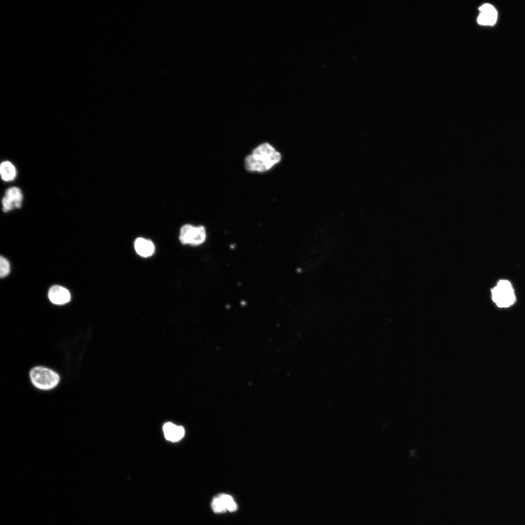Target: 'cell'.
Here are the masks:
<instances>
[{
	"label": "cell",
	"instance_id": "obj_1",
	"mask_svg": "<svg viewBox=\"0 0 525 525\" xmlns=\"http://www.w3.org/2000/svg\"><path fill=\"white\" fill-rule=\"evenodd\" d=\"M280 159V154L270 144L264 142L245 157V167L248 171L264 172L270 170Z\"/></svg>",
	"mask_w": 525,
	"mask_h": 525
},
{
	"label": "cell",
	"instance_id": "obj_2",
	"mask_svg": "<svg viewBox=\"0 0 525 525\" xmlns=\"http://www.w3.org/2000/svg\"><path fill=\"white\" fill-rule=\"evenodd\" d=\"M29 377L32 384L36 388L45 391L54 389L60 381V376L57 372L41 366L32 368Z\"/></svg>",
	"mask_w": 525,
	"mask_h": 525
},
{
	"label": "cell",
	"instance_id": "obj_3",
	"mask_svg": "<svg viewBox=\"0 0 525 525\" xmlns=\"http://www.w3.org/2000/svg\"><path fill=\"white\" fill-rule=\"evenodd\" d=\"M491 298L496 305L506 308L513 305L516 300L513 288L507 280H499L491 291Z\"/></svg>",
	"mask_w": 525,
	"mask_h": 525
},
{
	"label": "cell",
	"instance_id": "obj_4",
	"mask_svg": "<svg viewBox=\"0 0 525 525\" xmlns=\"http://www.w3.org/2000/svg\"><path fill=\"white\" fill-rule=\"evenodd\" d=\"M206 230L203 226L186 224L180 229L179 240L184 245H198L206 241Z\"/></svg>",
	"mask_w": 525,
	"mask_h": 525
},
{
	"label": "cell",
	"instance_id": "obj_5",
	"mask_svg": "<svg viewBox=\"0 0 525 525\" xmlns=\"http://www.w3.org/2000/svg\"><path fill=\"white\" fill-rule=\"evenodd\" d=\"M23 196L21 190L18 187L8 188L5 192V195L2 199V210L6 212L14 208H20Z\"/></svg>",
	"mask_w": 525,
	"mask_h": 525
},
{
	"label": "cell",
	"instance_id": "obj_6",
	"mask_svg": "<svg viewBox=\"0 0 525 525\" xmlns=\"http://www.w3.org/2000/svg\"><path fill=\"white\" fill-rule=\"evenodd\" d=\"M48 298L53 304L62 305L68 303L70 300L69 291L60 285L52 286L48 291Z\"/></svg>",
	"mask_w": 525,
	"mask_h": 525
},
{
	"label": "cell",
	"instance_id": "obj_7",
	"mask_svg": "<svg viewBox=\"0 0 525 525\" xmlns=\"http://www.w3.org/2000/svg\"><path fill=\"white\" fill-rule=\"evenodd\" d=\"M481 12L477 18V22L483 25H493L497 18V12L490 4L486 3L479 7Z\"/></svg>",
	"mask_w": 525,
	"mask_h": 525
},
{
	"label": "cell",
	"instance_id": "obj_8",
	"mask_svg": "<svg viewBox=\"0 0 525 525\" xmlns=\"http://www.w3.org/2000/svg\"><path fill=\"white\" fill-rule=\"evenodd\" d=\"M163 430L166 439L175 442L184 436L185 431L183 427L177 426L172 422H167L163 425Z\"/></svg>",
	"mask_w": 525,
	"mask_h": 525
},
{
	"label": "cell",
	"instance_id": "obj_9",
	"mask_svg": "<svg viewBox=\"0 0 525 525\" xmlns=\"http://www.w3.org/2000/svg\"><path fill=\"white\" fill-rule=\"evenodd\" d=\"M134 248L136 252L143 257L151 256L155 250L154 245L151 241L141 237L138 238L135 240Z\"/></svg>",
	"mask_w": 525,
	"mask_h": 525
},
{
	"label": "cell",
	"instance_id": "obj_10",
	"mask_svg": "<svg viewBox=\"0 0 525 525\" xmlns=\"http://www.w3.org/2000/svg\"><path fill=\"white\" fill-rule=\"evenodd\" d=\"M1 178L5 181L13 180L16 175V170L14 165L8 161L2 162L0 166Z\"/></svg>",
	"mask_w": 525,
	"mask_h": 525
},
{
	"label": "cell",
	"instance_id": "obj_11",
	"mask_svg": "<svg viewBox=\"0 0 525 525\" xmlns=\"http://www.w3.org/2000/svg\"><path fill=\"white\" fill-rule=\"evenodd\" d=\"M219 496L223 501L227 510L232 512L237 509V505L231 496L227 494H220Z\"/></svg>",
	"mask_w": 525,
	"mask_h": 525
},
{
	"label": "cell",
	"instance_id": "obj_12",
	"mask_svg": "<svg viewBox=\"0 0 525 525\" xmlns=\"http://www.w3.org/2000/svg\"><path fill=\"white\" fill-rule=\"evenodd\" d=\"M211 507L213 511L217 513L223 512L227 510L223 501L219 495L213 498L211 502Z\"/></svg>",
	"mask_w": 525,
	"mask_h": 525
},
{
	"label": "cell",
	"instance_id": "obj_13",
	"mask_svg": "<svg viewBox=\"0 0 525 525\" xmlns=\"http://www.w3.org/2000/svg\"><path fill=\"white\" fill-rule=\"evenodd\" d=\"M10 271V266L8 261L4 257L0 258V276L4 278L7 276Z\"/></svg>",
	"mask_w": 525,
	"mask_h": 525
}]
</instances>
